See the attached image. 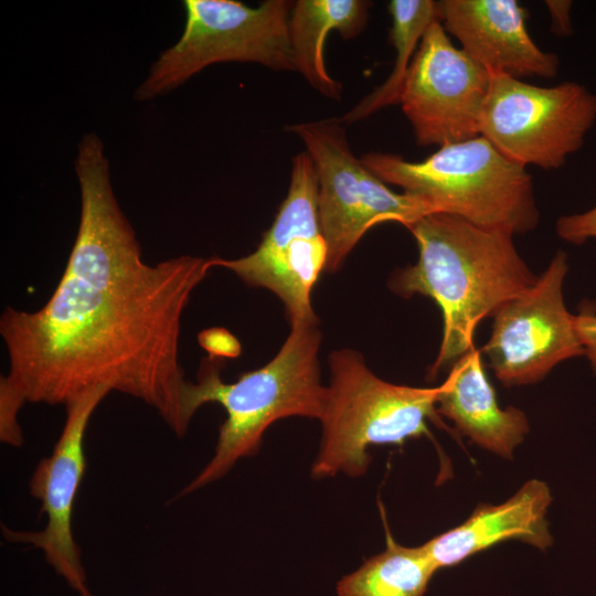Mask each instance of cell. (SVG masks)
Masks as SVG:
<instances>
[{"label":"cell","instance_id":"4","mask_svg":"<svg viewBox=\"0 0 596 596\" xmlns=\"http://www.w3.org/2000/svg\"><path fill=\"white\" fill-rule=\"evenodd\" d=\"M361 160L384 183L425 200L437 212L513 235L539 224L531 174L482 136L441 146L422 161L383 152L364 153Z\"/></svg>","mask_w":596,"mask_h":596},{"label":"cell","instance_id":"1","mask_svg":"<svg viewBox=\"0 0 596 596\" xmlns=\"http://www.w3.org/2000/svg\"><path fill=\"white\" fill-rule=\"evenodd\" d=\"M75 171L81 216L66 267L40 309L2 312L9 372L1 379L25 403L65 406L93 389L117 391L150 406L181 437L190 425L182 317L210 260L181 255L146 263L105 153H81Z\"/></svg>","mask_w":596,"mask_h":596},{"label":"cell","instance_id":"18","mask_svg":"<svg viewBox=\"0 0 596 596\" xmlns=\"http://www.w3.org/2000/svg\"><path fill=\"white\" fill-rule=\"evenodd\" d=\"M387 10L391 17L389 40L396 52L392 72L383 84L343 115V123L362 120L384 107L398 104L424 34L435 21H440L438 2L433 0H392Z\"/></svg>","mask_w":596,"mask_h":596},{"label":"cell","instance_id":"6","mask_svg":"<svg viewBox=\"0 0 596 596\" xmlns=\"http://www.w3.org/2000/svg\"><path fill=\"white\" fill-rule=\"evenodd\" d=\"M185 25L179 41L164 50L136 91L149 100L182 85L221 62L256 63L274 71H295L289 40L288 0L249 7L235 0H185Z\"/></svg>","mask_w":596,"mask_h":596},{"label":"cell","instance_id":"8","mask_svg":"<svg viewBox=\"0 0 596 596\" xmlns=\"http://www.w3.org/2000/svg\"><path fill=\"white\" fill-rule=\"evenodd\" d=\"M596 121V95L575 82L551 87L492 74L480 136L508 159L558 169L578 151Z\"/></svg>","mask_w":596,"mask_h":596},{"label":"cell","instance_id":"22","mask_svg":"<svg viewBox=\"0 0 596 596\" xmlns=\"http://www.w3.org/2000/svg\"><path fill=\"white\" fill-rule=\"evenodd\" d=\"M575 328L590 365L596 373V316L581 312L575 316Z\"/></svg>","mask_w":596,"mask_h":596},{"label":"cell","instance_id":"2","mask_svg":"<svg viewBox=\"0 0 596 596\" xmlns=\"http://www.w3.org/2000/svg\"><path fill=\"white\" fill-rule=\"evenodd\" d=\"M417 247L415 265L397 270L390 287L402 297L432 298L443 315V339L429 376L475 348L479 322L526 292L538 277L520 257L513 234L435 212L407 226Z\"/></svg>","mask_w":596,"mask_h":596},{"label":"cell","instance_id":"10","mask_svg":"<svg viewBox=\"0 0 596 596\" xmlns=\"http://www.w3.org/2000/svg\"><path fill=\"white\" fill-rule=\"evenodd\" d=\"M491 76L435 21L421 41L398 100L417 145L441 147L480 136Z\"/></svg>","mask_w":596,"mask_h":596},{"label":"cell","instance_id":"24","mask_svg":"<svg viewBox=\"0 0 596 596\" xmlns=\"http://www.w3.org/2000/svg\"><path fill=\"white\" fill-rule=\"evenodd\" d=\"M79 596H95L88 588L78 594Z\"/></svg>","mask_w":596,"mask_h":596},{"label":"cell","instance_id":"9","mask_svg":"<svg viewBox=\"0 0 596 596\" xmlns=\"http://www.w3.org/2000/svg\"><path fill=\"white\" fill-rule=\"evenodd\" d=\"M328 247L318 211V178L307 152L291 161L290 184L257 248L243 257L209 258L211 268L233 272L246 285L266 288L284 304L290 324L318 323L311 291L326 272Z\"/></svg>","mask_w":596,"mask_h":596},{"label":"cell","instance_id":"16","mask_svg":"<svg viewBox=\"0 0 596 596\" xmlns=\"http://www.w3.org/2000/svg\"><path fill=\"white\" fill-rule=\"evenodd\" d=\"M371 2L364 0H298L289 17V40L295 71L321 95L339 100L342 84L327 71L324 44L330 32L344 40L366 26Z\"/></svg>","mask_w":596,"mask_h":596},{"label":"cell","instance_id":"23","mask_svg":"<svg viewBox=\"0 0 596 596\" xmlns=\"http://www.w3.org/2000/svg\"><path fill=\"white\" fill-rule=\"evenodd\" d=\"M545 6L551 17V32L562 36L571 34L570 10L572 8V1L546 0Z\"/></svg>","mask_w":596,"mask_h":596},{"label":"cell","instance_id":"7","mask_svg":"<svg viewBox=\"0 0 596 596\" xmlns=\"http://www.w3.org/2000/svg\"><path fill=\"white\" fill-rule=\"evenodd\" d=\"M341 118L294 124L318 178V211L328 247L326 272H336L362 236L383 222L405 227L437 212L425 200L391 190L352 152Z\"/></svg>","mask_w":596,"mask_h":596},{"label":"cell","instance_id":"13","mask_svg":"<svg viewBox=\"0 0 596 596\" xmlns=\"http://www.w3.org/2000/svg\"><path fill=\"white\" fill-rule=\"evenodd\" d=\"M440 22L473 61L491 74L553 78L556 54L540 49L526 28L528 11L515 0H440Z\"/></svg>","mask_w":596,"mask_h":596},{"label":"cell","instance_id":"12","mask_svg":"<svg viewBox=\"0 0 596 596\" xmlns=\"http://www.w3.org/2000/svg\"><path fill=\"white\" fill-rule=\"evenodd\" d=\"M109 393L97 387L65 405L66 418L51 456L39 461L30 481V494L41 502L46 515L42 531H13L2 528L10 542L40 549L46 563L66 584L81 594L87 578L81 551L72 532V513L86 470L84 439L89 419Z\"/></svg>","mask_w":596,"mask_h":596},{"label":"cell","instance_id":"19","mask_svg":"<svg viewBox=\"0 0 596 596\" xmlns=\"http://www.w3.org/2000/svg\"><path fill=\"white\" fill-rule=\"evenodd\" d=\"M24 403L13 390L0 382V439L2 443L15 447L23 444L18 414Z\"/></svg>","mask_w":596,"mask_h":596},{"label":"cell","instance_id":"3","mask_svg":"<svg viewBox=\"0 0 596 596\" xmlns=\"http://www.w3.org/2000/svg\"><path fill=\"white\" fill-rule=\"evenodd\" d=\"M290 327L277 354L235 382L222 380V360L206 356L201 361L196 382L189 381L185 390V418L190 423L206 403L220 404L226 417L219 429L214 455L180 496L221 479L240 459L254 456L265 432L276 421L291 416L321 418L327 394L320 379L321 332L318 323Z\"/></svg>","mask_w":596,"mask_h":596},{"label":"cell","instance_id":"5","mask_svg":"<svg viewBox=\"0 0 596 596\" xmlns=\"http://www.w3.org/2000/svg\"><path fill=\"white\" fill-rule=\"evenodd\" d=\"M328 364L330 379L319 419L322 436L311 467L313 478L361 477L372 459L370 446L403 445L428 434L426 421L436 417L440 385L386 382L352 349L332 351Z\"/></svg>","mask_w":596,"mask_h":596},{"label":"cell","instance_id":"11","mask_svg":"<svg viewBox=\"0 0 596 596\" xmlns=\"http://www.w3.org/2000/svg\"><path fill=\"white\" fill-rule=\"evenodd\" d=\"M566 254L558 251L536 283L494 313L491 336L481 349L505 386L532 384L556 364L585 354L575 316L564 304Z\"/></svg>","mask_w":596,"mask_h":596},{"label":"cell","instance_id":"21","mask_svg":"<svg viewBox=\"0 0 596 596\" xmlns=\"http://www.w3.org/2000/svg\"><path fill=\"white\" fill-rule=\"evenodd\" d=\"M556 233L564 241L577 245L596 237V205L584 213L560 217Z\"/></svg>","mask_w":596,"mask_h":596},{"label":"cell","instance_id":"17","mask_svg":"<svg viewBox=\"0 0 596 596\" xmlns=\"http://www.w3.org/2000/svg\"><path fill=\"white\" fill-rule=\"evenodd\" d=\"M437 571L424 545L398 544L386 531V549L337 583V596H424Z\"/></svg>","mask_w":596,"mask_h":596},{"label":"cell","instance_id":"14","mask_svg":"<svg viewBox=\"0 0 596 596\" xmlns=\"http://www.w3.org/2000/svg\"><path fill=\"white\" fill-rule=\"evenodd\" d=\"M551 502L547 485L531 479L500 504L479 503L461 524L423 545L437 570L457 565L507 540L544 551L553 543L546 520Z\"/></svg>","mask_w":596,"mask_h":596},{"label":"cell","instance_id":"15","mask_svg":"<svg viewBox=\"0 0 596 596\" xmlns=\"http://www.w3.org/2000/svg\"><path fill=\"white\" fill-rule=\"evenodd\" d=\"M436 411L478 446L505 459L513 457L530 429L521 409L499 406L483 369L481 351L476 348L453 364L440 384Z\"/></svg>","mask_w":596,"mask_h":596},{"label":"cell","instance_id":"20","mask_svg":"<svg viewBox=\"0 0 596 596\" xmlns=\"http://www.w3.org/2000/svg\"><path fill=\"white\" fill-rule=\"evenodd\" d=\"M198 342L212 360L235 359L242 352L238 339L227 329L221 327L207 328L199 332Z\"/></svg>","mask_w":596,"mask_h":596}]
</instances>
